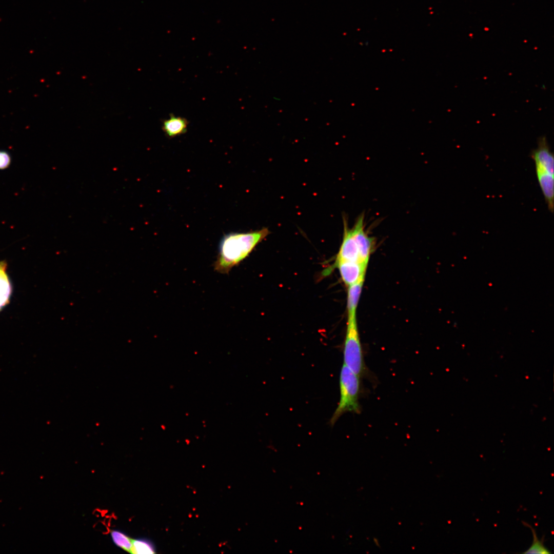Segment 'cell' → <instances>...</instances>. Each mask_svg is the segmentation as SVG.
<instances>
[{
    "mask_svg": "<svg viewBox=\"0 0 554 554\" xmlns=\"http://www.w3.org/2000/svg\"><path fill=\"white\" fill-rule=\"evenodd\" d=\"M111 536L115 545L131 553L133 539H131L123 532L117 530L111 531Z\"/></svg>",
    "mask_w": 554,
    "mask_h": 554,
    "instance_id": "cell-11",
    "label": "cell"
},
{
    "mask_svg": "<svg viewBox=\"0 0 554 554\" xmlns=\"http://www.w3.org/2000/svg\"><path fill=\"white\" fill-rule=\"evenodd\" d=\"M7 267L5 261L0 262V311L9 303L12 292V286L7 272Z\"/></svg>",
    "mask_w": 554,
    "mask_h": 554,
    "instance_id": "cell-8",
    "label": "cell"
},
{
    "mask_svg": "<svg viewBox=\"0 0 554 554\" xmlns=\"http://www.w3.org/2000/svg\"><path fill=\"white\" fill-rule=\"evenodd\" d=\"M11 162L10 153L5 150H0V170L7 168Z\"/></svg>",
    "mask_w": 554,
    "mask_h": 554,
    "instance_id": "cell-13",
    "label": "cell"
},
{
    "mask_svg": "<svg viewBox=\"0 0 554 554\" xmlns=\"http://www.w3.org/2000/svg\"><path fill=\"white\" fill-rule=\"evenodd\" d=\"M343 223V239L335 263L344 261L358 262L362 263L359 245L354 228L353 226L349 227L345 219H344Z\"/></svg>",
    "mask_w": 554,
    "mask_h": 554,
    "instance_id": "cell-5",
    "label": "cell"
},
{
    "mask_svg": "<svg viewBox=\"0 0 554 554\" xmlns=\"http://www.w3.org/2000/svg\"><path fill=\"white\" fill-rule=\"evenodd\" d=\"M155 547L152 543L147 539L141 538L132 540L131 553H155Z\"/></svg>",
    "mask_w": 554,
    "mask_h": 554,
    "instance_id": "cell-10",
    "label": "cell"
},
{
    "mask_svg": "<svg viewBox=\"0 0 554 554\" xmlns=\"http://www.w3.org/2000/svg\"><path fill=\"white\" fill-rule=\"evenodd\" d=\"M339 384L340 401L329 422L332 426L344 413L360 414L361 410L359 403L361 391V377L343 364L341 369Z\"/></svg>",
    "mask_w": 554,
    "mask_h": 554,
    "instance_id": "cell-3",
    "label": "cell"
},
{
    "mask_svg": "<svg viewBox=\"0 0 554 554\" xmlns=\"http://www.w3.org/2000/svg\"><path fill=\"white\" fill-rule=\"evenodd\" d=\"M365 276L355 283L348 286L347 312L348 318L356 316V310L361 295Z\"/></svg>",
    "mask_w": 554,
    "mask_h": 554,
    "instance_id": "cell-9",
    "label": "cell"
},
{
    "mask_svg": "<svg viewBox=\"0 0 554 554\" xmlns=\"http://www.w3.org/2000/svg\"><path fill=\"white\" fill-rule=\"evenodd\" d=\"M344 364L362 377L366 372L356 316L348 318L343 349Z\"/></svg>",
    "mask_w": 554,
    "mask_h": 554,
    "instance_id": "cell-4",
    "label": "cell"
},
{
    "mask_svg": "<svg viewBox=\"0 0 554 554\" xmlns=\"http://www.w3.org/2000/svg\"><path fill=\"white\" fill-rule=\"evenodd\" d=\"M188 126V121L186 118L172 114L163 121L162 127L165 134L172 138L186 133Z\"/></svg>",
    "mask_w": 554,
    "mask_h": 554,
    "instance_id": "cell-7",
    "label": "cell"
},
{
    "mask_svg": "<svg viewBox=\"0 0 554 554\" xmlns=\"http://www.w3.org/2000/svg\"><path fill=\"white\" fill-rule=\"evenodd\" d=\"M539 184L549 210L554 208V156L545 136L538 138L536 148L530 153Z\"/></svg>",
    "mask_w": 554,
    "mask_h": 554,
    "instance_id": "cell-2",
    "label": "cell"
},
{
    "mask_svg": "<svg viewBox=\"0 0 554 554\" xmlns=\"http://www.w3.org/2000/svg\"><path fill=\"white\" fill-rule=\"evenodd\" d=\"M269 233L267 228L247 232H231L224 235L219 253L213 263L214 271L228 274L254 249Z\"/></svg>",
    "mask_w": 554,
    "mask_h": 554,
    "instance_id": "cell-1",
    "label": "cell"
},
{
    "mask_svg": "<svg viewBox=\"0 0 554 554\" xmlns=\"http://www.w3.org/2000/svg\"><path fill=\"white\" fill-rule=\"evenodd\" d=\"M523 524L530 528L533 535V542L531 546L523 553H550L551 552L544 545L543 540H539L537 537L536 532L529 524L523 522Z\"/></svg>",
    "mask_w": 554,
    "mask_h": 554,
    "instance_id": "cell-12",
    "label": "cell"
},
{
    "mask_svg": "<svg viewBox=\"0 0 554 554\" xmlns=\"http://www.w3.org/2000/svg\"><path fill=\"white\" fill-rule=\"evenodd\" d=\"M339 270L344 284L349 286L365 276L367 265L358 262H339L334 263Z\"/></svg>",
    "mask_w": 554,
    "mask_h": 554,
    "instance_id": "cell-6",
    "label": "cell"
}]
</instances>
